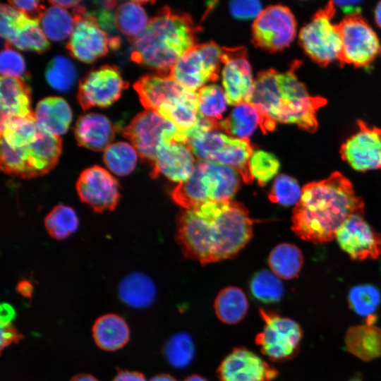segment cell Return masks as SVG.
Instances as JSON below:
<instances>
[{"mask_svg": "<svg viewBox=\"0 0 381 381\" xmlns=\"http://www.w3.org/2000/svg\"><path fill=\"white\" fill-rule=\"evenodd\" d=\"M113 381H146L144 375L137 371L120 370Z\"/></svg>", "mask_w": 381, "mask_h": 381, "instance_id": "obj_51", "label": "cell"}, {"mask_svg": "<svg viewBox=\"0 0 381 381\" xmlns=\"http://www.w3.org/2000/svg\"><path fill=\"white\" fill-rule=\"evenodd\" d=\"M150 381H176V380L171 375L162 373L152 377Z\"/></svg>", "mask_w": 381, "mask_h": 381, "instance_id": "obj_56", "label": "cell"}, {"mask_svg": "<svg viewBox=\"0 0 381 381\" xmlns=\"http://www.w3.org/2000/svg\"><path fill=\"white\" fill-rule=\"evenodd\" d=\"M1 115L26 117L34 113L31 110V90L22 78L1 76Z\"/></svg>", "mask_w": 381, "mask_h": 381, "instance_id": "obj_26", "label": "cell"}, {"mask_svg": "<svg viewBox=\"0 0 381 381\" xmlns=\"http://www.w3.org/2000/svg\"><path fill=\"white\" fill-rule=\"evenodd\" d=\"M197 97L200 116L219 123L229 104L224 89L215 84L205 85L197 92Z\"/></svg>", "mask_w": 381, "mask_h": 381, "instance_id": "obj_38", "label": "cell"}, {"mask_svg": "<svg viewBox=\"0 0 381 381\" xmlns=\"http://www.w3.org/2000/svg\"><path fill=\"white\" fill-rule=\"evenodd\" d=\"M1 75L22 78L27 74L23 57L10 46L5 44L0 55Z\"/></svg>", "mask_w": 381, "mask_h": 381, "instance_id": "obj_46", "label": "cell"}, {"mask_svg": "<svg viewBox=\"0 0 381 381\" xmlns=\"http://www.w3.org/2000/svg\"><path fill=\"white\" fill-rule=\"evenodd\" d=\"M16 316V311L13 308L6 303L1 305V325L11 323Z\"/></svg>", "mask_w": 381, "mask_h": 381, "instance_id": "obj_52", "label": "cell"}, {"mask_svg": "<svg viewBox=\"0 0 381 381\" xmlns=\"http://www.w3.org/2000/svg\"><path fill=\"white\" fill-rule=\"evenodd\" d=\"M156 112L172 123L188 140V132L197 125L200 119L197 92L189 90L160 107Z\"/></svg>", "mask_w": 381, "mask_h": 381, "instance_id": "obj_29", "label": "cell"}, {"mask_svg": "<svg viewBox=\"0 0 381 381\" xmlns=\"http://www.w3.org/2000/svg\"><path fill=\"white\" fill-rule=\"evenodd\" d=\"M156 286L147 274L133 272L126 276L119 285V296L128 306L136 308L150 306L155 299Z\"/></svg>", "mask_w": 381, "mask_h": 381, "instance_id": "obj_30", "label": "cell"}, {"mask_svg": "<svg viewBox=\"0 0 381 381\" xmlns=\"http://www.w3.org/2000/svg\"><path fill=\"white\" fill-rule=\"evenodd\" d=\"M133 87L145 109L153 111L188 90L169 75L159 73L143 75L133 84Z\"/></svg>", "mask_w": 381, "mask_h": 381, "instance_id": "obj_21", "label": "cell"}, {"mask_svg": "<svg viewBox=\"0 0 381 381\" xmlns=\"http://www.w3.org/2000/svg\"><path fill=\"white\" fill-rule=\"evenodd\" d=\"M216 372L221 381H272L279 373L256 353L242 346L234 348Z\"/></svg>", "mask_w": 381, "mask_h": 381, "instance_id": "obj_19", "label": "cell"}, {"mask_svg": "<svg viewBox=\"0 0 381 381\" xmlns=\"http://www.w3.org/2000/svg\"><path fill=\"white\" fill-rule=\"evenodd\" d=\"M335 238L351 260L377 259L381 255V234L361 214L350 217L339 228Z\"/></svg>", "mask_w": 381, "mask_h": 381, "instance_id": "obj_18", "label": "cell"}, {"mask_svg": "<svg viewBox=\"0 0 381 381\" xmlns=\"http://www.w3.org/2000/svg\"><path fill=\"white\" fill-rule=\"evenodd\" d=\"M74 133L78 145L94 151H104L115 135L109 119L97 113L80 116L76 121Z\"/></svg>", "mask_w": 381, "mask_h": 381, "instance_id": "obj_23", "label": "cell"}, {"mask_svg": "<svg viewBox=\"0 0 381 381\" xmlns=\"http://www.w3.org/2000/svg\"><path fill=\"white\" fill-rule=\"evenodd\" d=\"M336 11L333 1L318 11L299 32V43L306 54L320 66L339 60L342 42L338 24L332 18Z\"/></svg>", "mask_w": 381, "mask_h": 381, "instance_id": "obj_7", "label": "cell"}, {"mask_svg": "<svg viewBox=\"0 0 381 381\" xmlns=\"http://www.w3.org/2000/svg\"><path fill=\"white\" fill-rule=\"evenodd\" d=\"M260 128L270 131L266 119L251 104L247 102L235 106L230 114L219 122V128L230 136L249 139Z\"/></svg>", "mask_w": 381, "mask_h": 381, "instance_id": "obj_24", "label": "cell"}, {"mask_svg": "<svg viewBox=\"0 0 381 381\" xmlns=\"http://www.w3.org/2000/svg\"><path fill=\"white\" fill-rule=\"evenodd\" d=\"M248 301L245 293L236 286L222 289L214 302V313L217 318L227 325L241 322L246 315Z\"/></svg>", "mask_w": 381, "mask_h": 381, "instance_id": "obj_32", "label": "cell"}, {"mask_svg": "<svg viewBox=\"0 0 381 381\" xmlns=\"http://www.w3.org/2000/svg\"><path fill=\"white\" fill-rule=\"evenodd\" d=\"M364 202L351 181L339 171L308 183L294 206L291 229L301 239L315 244L336 238L344 223L352 215L363 214Z\"/></svg>", "mask_w": 381, "mask_h": 381, "instance_id": "obj_2", "label": "cell"}, {"mask_svg": "<svg viewBox=\"0 0 381 381\" xmlns=\"http://www.w3.org/2000/svg\"><path fill=\"white\" fill-rule=\"evenodd\" d=\"M183 381H207L204 377L198 375H191L187 377Z\"/></svg>", "mask_w": 381, "mask_h": 381, "instance_id": "obj_58", "label": "cell"}, {"mask_svg": "<svg viewBox=\"0 0 381 381\" xmlns=\"http://www.w3.org/2000/svg\"><path fill=\"white\" fill-rule=\"evenodd\" d=\"M338 26L342 42L341 64L366 67L381 53L377 34L360 14L346 16Z\"/></svg>", "mask_w": 381, "mask_h": 381, "instance_id": "obj_11", "label": "cell"}, {"mask_svg": "<svg viewBox=\"0 0 381 381\" xmlns=\"http://www.w3.org/2000/svg\"><path fill=\"white\" fill-rule=\"evenodd\" d=\"M239 175L231 167L199 161L191 176L172 190L171 197L184 209L209 201L229 200L240 188Z\"/></svg>", "mask_w": 381, "mask_h": 381, "instance_id": "obj_5", "label": "cell"}, {"mask_svg": "<svg viewBox=\"0 0 381 381\" xmlns=\"http://www.w3.org/2000/svg\"><path fill=\"white\" fill-rule=\"evenodd\" d=\"M349 308L355 313L366 318L375 315L380 302L381 295L374 286L367 284L352 287L348 294Z\"/></svg>", "mask_w": 381, "mask_h": 381, "instance_id": "obj_42", "label": "cell"}, {"mask_svg": "<svg viewBox=\"0 0 381 381\" xmlns=\"http://www.w3.org/2000/svg\"><path fill=\"white\" fill-rule=\"evenodd\" d=\"M80 1H49L52 5H56L63 8H75L78 4H79Z\"/></svg>", "mask_w": 381, "mask_h": 381, "instance_id": "obj_54", "label": "cell"}, {"mask_svg": "<svg viewBox=\"0 0 381 381\" xmlns=\"http://www.w3.org/2000/svg\"><path fill=\"white\" fill-rule=\"evenodd\" d=\"M8 3L28 18L39 23L46 11V7L41 1H8Z\"/></svg>", "mask_w": 381, "mask_h": 381, "instance_id": "obj_48", "label": "cell"}, {"mask_svg": "<svg viewBox=\"0 0 381 381\" xmlns=\"http://www.w3.org/2000/svg\"><path fill=\"white\" fill-rule=\"evenodd\" d=\"M131 1L119 5L114 13V24L128 40L139 35L147 27L149 20L142 4Z\"/></svg>", "mask_w": 381, "mask_h": 381, "instance_id": "obj_34", "label": "cell"}, {"mask_svg": "<svg viewBox=\"0 0 381 381\" xmlns=\"http://www.w3.org/2000/svg\"><path fill=\"white\" fill-rule=\"evenodd\" d=\"M253 222L241 203L209 201L180 213L176 238L186 257L205 265L235 256L250 240Z\"/></svg>", "mask_w": 381, "mask_h": 381, "instance_id": "obj_1", "label": "cell"}, {"mask_svg": "<svg viewBox=\"0 0 381 381\" xmlns=\"http://www.w3.org/2000/svg\"><path fill=\"white\" fill-rule=\"evenodd\" d=\"M70 381H99V380L91 375L85 374V373H80V374H78L73 376L71 379Z\"/></svg>", "mask_w": 381, "mask_h": 381, "instance_id": "obj_55", "label": "cell"}, {"mask_svg": "<svg viewBox=\"0 0 381 381\" xmlns=\"http://www.w3.org/2000/svg\"><path fill=\"white\" fill-rule=\"evenodd\" d=\"M268 262L272 272L284 279L297 277L303 266V258L301 250L291 243H280L275 246L269 255Z\"/></svg>", "mask_w": 381, "mask_h": 381, "instance_id": "obj_33", "label": "cell"}, {"mask_svg": "<svg viewBox=\"0 0 381 381\" xmlns=\"http://www.w3.org/2000/svg\"><path fill=\"white\" fill-rule=\"evenodd\" d=\"M358 129L342 144V159L356 171L381 169V128L358 121Z\"/></svg>", "mask_w": 381, "mask_h": 381, "instance_id": "obj_15", "label": "cell"}, {"mask_svg": "<svg viewBox=\"0 0 381 381\" xmlns=\"http://www.w3.org/2000/svg\"><path fill=\"white\" fill-rule=\"evenodd\" d=\"M138 155L132 145L120 141L111 143L104 150L103 160L106 167L113 174L124 176L135 169Z\"/></svg>", "mask_w": 381, "mask_h": 381, "instance_id": "obj_35", "label": "cell"}, {"mask_svg": "<svg viewBox=\"0 0 381 381\" xmlns=\"http://www.w3.org/2000/svg\"><path fill=\"white\" fill-rule=\"evenodd\" d=\"M279 168L280 163L277 157L265 150H254L249 160L250 174L261 186L271 181Z\"/></svg>", "mask_w": 381, "mask_h": 381, "instance_id": "obj_44", "label": "cell"}, {"mask_svg": "<svg viewBox=\"0 0 381 381\" xmlns=\"http://www.w3.org/2000/svg\"><path fill=\"white\" fill-rule=\"evenodd\" d=\"M77 72L73 64L64 56H56L48 64L45 77L49 85L59 92H66L73 85Z\"/></svg>", "mask_w": 381, "mask_h": 381, "instance_id": "obj_43", "label": "cell"}, {"mask_svg": "<svg viewBox=\"0 0 381 381\" xmlns=\"http://www.w3.org/2000/svg\"><path fill=\"white\" fill-rule=\"evenodd\" d=\"M6 45L20 50H29L39 54L49 48V42L39 23L31 19L27 20L6 41Z\"/></svg>", "mask_w": 381, "mask_h": 381, "instance_id": "obj_36", "label": "cell"}, {"mask_svg": "<svg viewBox=\"0 0 381 381\" xmlns=\"http://www.w3.org/2000/svg\"><path fill=\"white\" fill-rule=\"evenodd\" d=\"M199 29L188 14L163 7L139 35L129 40L131 59L157 73L169 75L181 57L196 44Z\"/></svg>", "mask_w": 381, "mask_h": 381, "instance_id": "obj_4", "label": "cell"}, {"mask_svg": "<svg viewBox=\"0 0 381 381\" xmlns=\"http://www.w3.org/2000/svg\"><path fill=\"white\" fill-rule=\"evenodd\" d=\"M92 332L97 346L107 351L123 348L130 339L127 322L122 317L114 313L99 317L92 326Z\"/></svg>", "mask_w": 381, "mask_h": 381, "instance_id": "obj_28", "label": "cell"}, {"mask_svg": "<svg viewBox=\"0 0 381 381\" xmlns=\"http://www.w3.org/2000/svg\"><path fill=\"white\" fill-rule=\"evenodd\" d=\"M296 21L291 10L282 5H272L255 19L252 26L253 44L270 52L282 51L293 42Z\"/></svg>", "mask_w": 381, "mask_h": 381, "instance_id": "obj_12", "label": "cell"}, {"mask_svg": "<svg viewBox=\"0 0 381 381\" xmlns=\"http://www.w3.org/2000/svg\"><path fill=\"white\" fill-rule=\"evenodd\" d=\"M347 351L363 361L381 357V328L373 322L350 327L344 337Z\"/></svg>", "mask_w": 381, "mask_h": 381, "instance_id": "obj_25", "label": "cell"}, {"mask_svg": "<svg viewBox=\"0 0 381 381\" xmlns=\"http://www.w3.org/2000/svg\"><path fill=\"white\" fill-rule=\"evenodd\" d=\"M164 355L169 364L175 368L188 367L195 355V347L192 337L186 332L172 335L164 344Z\"/></svg>", "mask_w": 381, "mask_h": 381, "instance_id": "obj_41", "label": "cell"}, {"mask_svg": "<svg viewBox=\"0 0 381 381\" xmlns=\"http://www.w3.org/2000/svg\"><path fill=\"white\" fill-rule=\"evenodd\" d=\"M223 47L214 42L195 44L174 66L169 75L186 88L195 92L219 78Z\"/></svg>", "mask_w": 381, "mask_h": 381, "instance_id": "obj_10", "label": "cell"}, {"mask_svg": "<svg viewBox=\"0 0 381 381\" xmlns=\"http://www.w3.org/2000/svg\"><path fill=\"white\" fill-rule=\"evenodd\" d=\"M374 16L376 24L381 28V1L377 4Z\"/></svg>", "mask_w": 381, "mask_h": 381, "instance_id": "obj_57", "label": "cell"}, {"mask_svg": "<svg viewBox=\"0 0 381 381\" xmlns=\"http://www.w3.org/2000/svg\"><path fill=\"white\" fill-rule=\"evenodd\" d=\"M259 313L264 326L256 335L255 342L262 353L274 362L294 358L303 335L300 325L291 318L262 308L259 309Z\"/></svg>", "mask_w": 381, "mask_h": 381, "instance_id": "obj_9", "label": "cell"}, {"mask_svg": "<svg viewBox=\"0 0 381 381\" xmlns=\"http://www.w3.org/2000/svg\"><path fill=\"white\" fill-rule=\"evenodd\" d=\"M34 114L40 128L58 136L67 132L72 120L68 104L60 97H49L40 100Z\"/></svg>", "mask_w": 381, "mask_h": 381, "instance_id": "obj_27", "label": "cell"}, {"mask_svg": "<svg viewBox=\"0 0 381 381\" xmlns=\"http://www.w3.org/2000/svg\"><path fill=\"white\" fill-rule=\"evenodd\" d=\"M349 381H363L362 378L361 377V376H358V375H355L354 377H351V379H349Z\"/></svg>", "mask_w": 381, "mask_h": 381, "instance_id": "obj_59", "label": "cell"}, {"mask_svg": "<svg viewBox=\"0 0 381 381\" xmlns=\"http://www.w3.org/2000/svg\"><path fill=\"white\" fill-rule=\"evenodd\" d=\"M249 289L253 297L262 303H274L283 297L284 288L273 272L262 270L251 278Z\"/></svg>", "mask_w": 381, "mask_h": 381, "instance_id": "obj_40", "label": "cell"}, {"mask_svg": "<svg viewBox=\"0 0 381 381\" xmlns=\"http://www.w3.org/2000/svg\"><path fill=\"white\" fill-rule=\"evenodd\" d=\"M23 148L26 164L25 179L33 178L47 174L57 164L61 154V139L40 128L36 140Z\"/></svg>", "mask_w": 381, "mask_h": 381, "instance_id": "obj_22", "label": "cell"}, {"mask_svg": "<svg viewBox=\"0 0 381 381\" xmlns=\"http://www.w3.org/2000/svg\"><path fill=\"white\" fill-rule=\"evenodd\" d=\"M23 335L11 324L1 325V350L12 343H17L23 339Z\"/></svg>", "mask_w": 381, "mask_h": 381, "instance_id": "obj_49", "label": "cell"}, {"mask_svg": "<svg viewBox=\"0 0 381 381\" xmlns=\"http://www.w3.org/2000/svg\"><path fill=\"white\" fill-rule=\"evenodd\" d=\"M222 80L228 103L237 105L247 102L254 80L252 69L243 47H223Z\"/></svg>", "mask_w": 381, "mask_h": 381, "instance_id": "obj_16", "label": "cell"}, {"mask_svg": "<svg viewBox=\"0 0 381 381\" xmlns=\"http://www.w3.org/2000/svg\"><path fill=\"white\" fill-rule=\"evenodd\" d=\"M138 155L152 166L159 147L164 143L187 145L185 135L170 121L156 111L138 114L122 131Z\"/></svg>", "mask_w": 381, "mask_h": 381, "instance_id": "obj_8", "label": "cell"}, {"mask_svg": "<svg viewBox=\"0 0 381 381\" xmlns=\"http://www.w3.org/2000/svg\"><path fill=\"white\" fill-rule=\"evenodd\" d=\"M80 200L96 212L113 211L121 198L117 179L103 167L95 165L84 169L76 182Z\"/></svg>", "mask_w": 381, "mask_h": 381, "instance_id": "obj_14", "label": "cell"}, {"mask_svg": "<svg viewBox=\"0 0 381 381\" xmlns=\"http://www.w3.org/2000/svg\"><path fill=\"white\" fill-rule=\"evenodd\" d=\"M39 129L35 114L26 117L1 115V139L11 147L29 145L37 138Z\"/></svg>", "mask_w": 381, "mask_h": 381, "instance_id": "obj_31", "label": "cell"}, {"mask_svg": "<svg viewBox=\"0 0 381 381\" xmlns=\"http://www.w3.org/2000/svg\"><path fill=\"white\" fill-rule=\"evenodd\" d=\"M187 145L200 161L220 164L234 168L245 183L253 178L249 160L254 151L249 139H241L223 133L219 129L200 131L192 136Z\"/></svg>", "mask_w": 381, "mask_h": 381, "instance_id": "obj_6", "label": "cell"}, {"mask_svg": "<svg viewBox=\"0 0 381 381\" xmlns=\"http://www.w3.org/2000/svg\"><path fill=\"white\" fill-rule=\"evenodd\" d=\"M128 87L119 69L114 65H104L90 71L79 81L78 101L83 111L91 107L104 108L118 100Z\"/></svg>", "mask_w": 381, "mask_h": 381, "instance_id": "obj_13", "label": "cell"}, {"mask_svg": "<svg viewBox=\"0 0 381 381\" xmlns=\"http://www.w3.org/2000/svg\"><path fill=\"white\" fill-rule=\"evenodd\" d=\"M299 61L285 72L273 68L260 72L254 80L247 103L267 120L270 131L277 123L294 124L308 132L318 128V111L327 103L321 97L310 95L295 71Z\"/></svg>", "mask_w": 381, "mask_h": 381, "instance_id": "obj_3", "label": "cell"}, {"mask_svg": "<svg viewBox=\"0 0 381 381\" xmlns=\"http://www.w3.org/2000/svg\"><path fill=\"white\" fill-rule=\"evenodd\" d=\"M335 6L347 13V16L360 14L362 1H334Z\"/></svg>", "mask_w": 381, "mask_h": 381, "instance_id": "obj_50", "label": "cell"}, {"mask_svg": "<svg viewBox=\"0 0 381 381\" xmlns=\"http://www.w3.org/2000/svg\"><path fill=\"white\" fill-rule=\"evenodd\" d=\"M73 16L74 28L66 45L70 54L87 64L105 56L110 47L111 37H107L95 17L87 11L84 14Z\"/></svg>", "mask_w": 381, "mask_h": 381, "instance_id": "obj_17", "label": "cell"}, {"mask_svg": "<svg viewBox=\"0 0 381 381\" xmlns=\"http://www.w3.org/2000/svg\"><path fill=\"white\" fill-rule=\"evenodd\" d=\"M229 10L232 16L239 20L256 18L262 11L258 1H233Z\"/></svg>", "mask_w": 381, "mask_h": 381, "instance_id": "obj_47", "label": "cell"}, {"mask_svg": "<svg viewBox=\"0 0 381 381\" xmlns=\"http://www.w3.org/2000/svg\"><path fill=\"white\" fill-rule=\"evenodd\" d=\"M44 226L51 237L63 240L76 231L79 220L71 207L61 204L55 206L45 217Z\"/></svg>", "mask_w": 381, "mask_h": 381, "instance_id": "obj_39", "label": "cell"}, {"mask_svg": "<svg viewBox=\"0 0 381 381\" xmlns=\"http://www.w3.org/2000/svg\"><path fill=\"white\" fill-rule=\"evenodd\" d=\"M18 291L25 297H30L32 293V284L26 280L20 282L17 286Z\"/></svg>", "mask_w": 381, "mask_h": 381, "instance_id": "obj_53", "label": "cell"}, {"mask_svg": "<svg viewBox=\"0 0 381 381\" xmlns=\"http://www.w3.org/2000/svg\"><path fill=\"white\" fill-rule=\"evenodd\" d=\"M195 164L194 155L187 145L164 143L157 151L151 167V175L155 177L162 174L169 180L181 183L191 176Z\"/></svg>", "mask_w": 381, "mask_h": 381, "instance_id": "obj_20", "label": "cell"}, {"mask_svg": "<svg viewBox=\"0 0 381 381\" xmlns=\"http://www.w3.org/2000/svg\"><path fill=\"white\" fill-rule=\"evenodd\" d=\"M40 24L47 39L61 41L71 35L75 21L65 8L52 5L46 9Z\"/></svg>", "mask_w": 381, "mask_h": 381, "instance_id": "obj_37", "label": "cell"}, {"mask_svg": "<svg viewBox=\"0 0 381 381\" xmlns=\"http://www.w3.org/2000/svg\"><path fill=\"white\" fill-rule=\"evenodd\" d=\"M301 192L302 188L296 179L282 174L275 177L268 197L272 202L289 207L298 203Z\"/></svg>", "mask_w": 381, "mask_h": 381, "instance_id": "obj_45", "label": "cell"}]
</instances>
